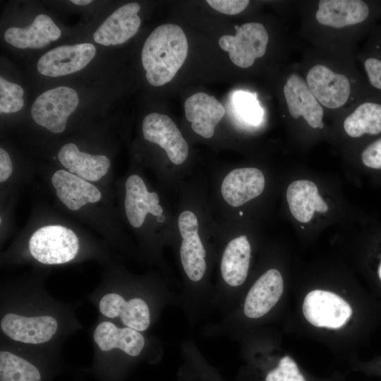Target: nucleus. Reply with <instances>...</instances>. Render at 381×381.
Returning <instances> with one entry per match:
<instances>
[{
    "label": "nucleus",
    "mask_w": 381,
    "mask_h": 381,
    "mask_svg": "<svg viewBox=\"0 0 381 381\" xmlns=\"http://www.w3.org/2000/svg\"><path fill=\"white\" fill-rule=\"evenodd\" d=\"M71 3L78 5V6H84L87 5L92 2L91 0H71Z\"/></svg>",
    "instance_id": "34"
},
{
    "label": "nucleus",
    "mask_w": 381,
    "mask_h": 381,
    "mask_svg": "<svg viewBox=\"0 0 381 381\" xmlns=\"http://www.w3.org/2000/svg\"><path fill=\"white\" fill-rule=\"evenodd\" d=\"M93 340L102 352L119 349L131 356H138L145 346V338L140 332L127 327H119L107 320L97 325Z\"/></svg>",
    "instance_id": "20"
},
{
    "label": "nucleus",
    "mask_w": 381,
    "mask_h": 381,
    "mask_svg": "<svg viewBox=\"0 0 381 381\" xmlns=\"http://www.w3.org/2000/svg\"><path fill=\"white\" fill-rule=\"evenodd\" d=\"M61 32L52 19L45 14L37 15L28 27H12L4 33L5 40L20 49H39L57 40Z\"/></svg>",
    "instance_id": "21"
},
{
    "label": "nucleus",
    "mask_w": 381,
    "mask_h": 381,
    "mask_svg": "<svg viewBox=\"0 0 381 381\" xmlns=\"http://www.w3.org/2000/svg\"><path fill=\"white\" fill-rule=\"evenodd\" d=\"M373 16V8L362 0H322L315 13L320 24L334 28L367 23Z\"/></svg>",
    "instance_id": "12"
},
{
    "label": "nucleus",
    "mask_w": 381,
    "mask_h": 381,
    "mask_svg": "<svg viewBox=\"0 0 381 381\" xmlns=\"http://www.w3.org/2000/svg\"><path fill=\"white\" fill-rule=\"evenodd\" d=\"M178 223L183 238L180 248L183 268L190 280L198 282L206 270V251L198 232L197 217L193 212L186 210L179 215Z\"/></svg>",
    "instance_id": "9"
},
{
    "label": "nucleus",
    "mask_w": 381,
    "mask_h": 381,
    "mask_svg": "<svg viewBox=\"0 0 381 381\" xmlns=\"http://www.w3.org/2000/svg\"><path fill=\"white\" fill-rule=\"evenodd\" d=\"M58 159L69 172L88 181H99L110 167L107 156L80 152L76 145L71 143L61 147Z\"/></svg>",
    "instance_id": "22"
},
{
    "label": "nucleus",
    "mask_w": 381,
    "mask_h": 381,
    "mask_svg": "<svg viewBox=\"0 0 381 381\" xmlns=\"http://www.w3.org/2000/svg\"><path fill=\"white\" fill-rule=\"evenodd\" d=\"M235 35H223L219 40V47L229 52L231 61L241 68L251 66L255 59L265 54L269 40L264 25L259 23H248L238 26Z\"/></svg>",
    "instance_id": "5"
},
{
    "label": "nucleus",
    "mask_w": 381,
    "mask_h": 381,
    "mask_svg": "<svg viewBox=\"0 0 381 381\" xmlns=\"http://www.w3.org/2000/svg\"><path fill=\"white\" fill-rule=\"evenodd\" d=\"M51 181L57 198L71 211H77L87 203L97 202L102 198L95 185L64 169L55 171Z\"/></svg>",
    "instance_id": "15"
},
{
    "label": "nucleus",
    "mask_w": 381,
    "mask_h": 381,
    "mask_svg": "<svg viewBox=\"0 0 381 381\" xmlns=\"http://www.w3.org/2000/svg\"><path fill=\"white\" fill-rule=\"evenodd\" d=\"M234 103L238 114L243 121L255 126L260 123L263 112L253 95L237 92L234 96Z\"/></svg>",
    "instance_id": "28"
},
{
    "label": "nucleus",
    "mask_w": 381,
    "mask_h": 381,
    "mask_svg": "<svg viewBox=\"0 0 381 381\" xmlns=\"http://www.w3.org/2000/svg\"><path fill=\"white\" fill-rule=\"evenodd\" d=\"M303 313L311 325L318 327L338 329L350 319V305L339 296L327 291L316 289L304 298Z\"/></svg>",
    "instance_id": "6"
},
{
    "label": "nucleus",
    "mask_w": 381,
    "mask_h": 381,
    "mask_svg": "<svg viewBox=\"0 0 381 381\" xmlns=\"http://www.w3.org/2000/svg\"><path fill=\"white\" fill-rule=\"evenodd\" d=\"M37 368L10 351H0V381H41Z\"/></svg>",
    "instance_id": "26"
},
{
    "label": "nucleus",
    "mask_w": 381,
    "mask_h": 381,
    "mask_svg": "<svg viewBox=\"0 0 381 381\" xmlns=\"http://www.w3.org/2000/svg\"><path fill=\"white\" fill-rule=\"evenodd\" d=\"M306 83L317 100L329 109L344 105L351 92L349 79L324 65H315L308 71Z\"/></svg>",
    "instance_id": "10"
},
{
    "label": "nucleus",
    "mask_w": 381,
    "mask_h": 381,
    "mask_svg": "<svg viewBox=\"0 0 381 381\" xmlns=\"http://www.w3.org/2000/svg\"><path fill=\"white\" fill-rule=\"evenodd\" d=\"M264 188L262 171L254 167H244L235 169L225 176L221 192L228 204L239 207L260 195Z\"/></svg>",
    "instance_id": "16"
},
{
    "label": "nucleus",
    "mask_w": 381,
    "mask_h": 381,
    "mask_svg": "<svg viewBox=\"0 0 381 381\" xmlns=\"http://www.w3.org/2000/svg\"><path fill=\"white\" fill-rule=\"evenodd\" d=\"M375 41V50L363 61V67L370 86L381 92V35Z\"/></svg>",
    "instance_id": "30"
},
{
    "label": "nucleus",
    "mask_w": 381,
    "mask_h": 381,
    "mask_svg": "<svg viewBox=\"0 0 381 381\" xmlns=\"http://www.w3.org/2000/svg\"><path fill=\"white\" fill-rule=\"evenodd\" d=\"M239 214H240V215H243V212H239Z\"/></svg>",
    "instance_id": "37"
},
{
    "label": "nucleus",
    "mask_w": 381,
    "mask_h": 381,
    "mask_svg": "<svg viewBox=\"0 0 381 381\" xmlns=\"http://www.w3.org/2000/svg\"><path fill=\"white\" fill-rule=\"evenodd\" d=\"M378 276H379L380 279L381 280V263H380V267L378 268Z\"/></svg>",
    "instance_id": "36"
},
{
    "label": "nucleus",
    "mask_w": 381,
    "mask_h": 381,
    "mask_svg": "<svg viewBox=\"0 0 381 381\" xmlns=\"http://www.w3.org/2000/svg\"><path fill=\"white\" fill-rule=\"evenodd\" d=\"M248 0H207V3L214 10L227 15L242 12L248 5Z\"/></svg>",
    "instance_id": "32"
},
{
    "label": "nucleus",
    "mask_w": 381,
    "mask_h": 381,
    "mask_svg": "<svg viewBox=\"0 0 381 381\" xmlns=\"http://www.w3.org/2000/svg\"><path fill=\"white\" fill-rule=\"evenodd\" d=\"M23 89L18 84L0 77V111L1 113H15L24 105Z\"/></svg>",
    "instance_id": "27"
},
{
    "label": "nucleus",
    "mask_w": 381,
    "mask_h": 381,
    "mask_svg": "<svg viewBox=\"0 0 381 381\" xmlns=\"http://www.w3.org/2000/svg\"><path fill=\"white\" fill-rule=\"evenodd\" d=\"M79 240L73 230L61 225H48L35 231L28 241L32 257L44 265H62L78 255Z\"/></svg>",
    "instance_id": "2"
},
{
    "label": "nucleus",
    "mask_w": 381,
    "mask_h": 381,
    "mask_svg": "<svg viewBox=\"0 0 381 381\" xmlns=\"http://www.w3.org/2000/svg\"><path fill=\"white\" fill-rule=\"evenodd\" d=\"M184 109L193 131L205 138L213 136L216 125L225 113L223 105L214 97L205 92L189 97L185 102Z\"/></svg>",
    "instance_id": "18"
},
{
    "label": "nucleus",
    "mask_w": 381,
    "mask_h": 381,
    "mask_svg": "<svg viewBox=\"0 0 381 381\" xmlns=\"http://www.w3.org/2000/svg\"><path fill=\"white\" fill-rule=\"evenodd\" d=\"M164 220H165V217L163 214H161L157 217V221L159 223L164 222Z\"/></svg>",
    "instance_id": "35"
},
{
    "label": "nucleus",
    "mask_w": 381,
    "mask_h": 381,
    "mask_svg": "<svg viewBox=\"0 0 381 381\" xmlns=\"http://www.w3.org/2000/svg\"><path fill=\"white\" fill-rule=\"evenodd\" d=\"M286 200L291 214L302 223L308 222L315 211L324 213L328 210L317 186L308 180L292 182L286 190Z\"/></svg>",
    "instance_id": "23"
},
{
    "label": "nucleus",
    "mask_w": 381,
    "mask_h": 381,
    "mask_svg": "<svg viewBox=\"0 0 381 381\" xmlns=\"http://www.w3.org/2000/svg\"><path fill=\"white\" fill-rule=\"evenodd\" d=\"M79 99L75 90L60 86L40 95L31 107L35 122L52 133H60L66 127L69 116L78 107Z\"/></svg>",
    "instance_id": "3"
},
{
    "label": "nucleus",
    "mask_w": 381,
    "mask_h": 381,
    "mask_svg": "<svg viewBox=\"0 0 381 381\" xmlns=\"http://www.w3.org/2000/svg\"><path fill=\"white\" fill-rule=\"evenodd\" d=\"M361 160L367 167L381 169V137L364 148L361 152Z\"/></svg>",
    "instance_id": "31"
},
{
    "label": "nucleus",
    "mask_w": 381,
    "mask_h": 381,
    "mask_svg": "<svg viewBox=\"0 0 381 381\" xmlns=\"http://www.w3.org/2000/svg\"><path fill=\"white\" fill-rule=\"evenodd\" d=\"M13 173V164L8 153L0 148V182L6 181Z\"/></svg>",
    "instance_id": "33"
},
{
    "label": "nucleus",
    "mask_w": 381,
    "mask_h": 381,
    "mask_svg": "<svg viewBox=\"0 0 381 381\" xmlns=\"http://www.w3.org/2000/svg\"><path fill=\"white\" fill-rule=\"evenodd\" d=\"M1 332L18 343L39 345L50 341L59 329L58 320L49 314L9 312L0 321Z\"/></svg>",
    "instance_id": "4"
},
{
    "label": "nucleus",
    "mask_w": 381,
    "mask_h": 381,
    "mask_svg": "<svg viewBox=\"0 0 381 381\" xmlns=\"http://www.w3.org/2000/svg\"><path fill=\"white\" fill-rule=\"evenodd\" d=\"M98 308L103 316L109 319L118 318L125 327L140 332L150 326V308L140 298L126 300L120 294L108 292L99 299Z\"/></svg>",
    "instance_id": "11"
},
{
    "label": "nucleus",
    "mask_w": 381,
    "mask_h": 381,
    "mask_svg": "<svg viewBox=\"0 0 381 381\" xmlns=\"http://www.w3.org/2000/svg\"><path fill=\"white\" fill-rule=\"evenodd\" d=\"M140 9L138 3H128L114 11L93 34L95 42L104 45H117L133 37L140 25L137 14Z\"/></svg>",
    "instance_id": "13"
},
{
    "label": "nucleus",
    "mask_w": 381,
    "mask_h": 381,
    "mask_svg": "<svg viewBox=\"0 0 381 381\" xmlns=\"http://www.w3.org/2000/svg\"><path fill=\"white\" fill-rule=\"evenodd\" d=\"M157 193L149 192L143 180L138 175L130 176L126 181L125 210L129 223L135 228L140 227L147 213L153 216L162 214Z\"/></svg>",
    "instance_id": "19"
},
{
    "label": "nucleus",
    "mask_w": 381,
    "mask_h": 381,
    "mask_svg": "<svg viewBox=\"0 0 381 381\" xmlns=\"http://www.w3.org/2000/svg\"><path fill=\"white\" fill-rule=\"evenodd\" d=\"M95 54V47L91 43L60 46L42 55L37 61V68L43 75H66L84 68Z\"/></svg>",
    "instance_id": "7"
},
{
    "label": "nucleus",
    "mask_w": 381,
    "mask_h": 381,
    "mask_svg": "<svg viewBox=\"0 0 381 381\" xmlns=\"http://www.w3.org/2000/svg\"><path fill=\"white\" fill-rule=\"evenodd\" d=\"M346 133L352 138L381 133V102L371 100L360 104L344 121Z\"/></svg>",
    "instance_id": "25"
},
{
    "label": "nucleus",
    "mask_w": 381,
    "mask_h": 381,
    "mask_svg": "<svg viewBox=\"0 0 381 381\" xmlns=\"http://www.w3.org/2000/svg\"><path fill=\"white\" fill-rule=\"evenodd\" d=\"M188 52L187 38L181 27L163 24L146 39L141 59L145 76L153 86L170 82L183 64Z\"/></svg>",
    "instance_id": "1"
},
{
    "label": "nucleus",
    "mask_w": 381,
    "mask_h": 381,
    "mask_svg": "<svg viewBox=\"0 0 381 381\" xmlns=\"http://www.w3.org/2000/svg\"><path fill=\"white\" fill-rule=\"evenodd\" d=\"M265 381H306L298 370V365L289 356L279 362L277 368L270 371Z\"/></svg>",
    "instance_id": "29"
},
{
    "label": "nucleus",
    "mask_w": 381,
    "mask_h": 381,
    "mask_svg": "<svg viewBox=\"0 0 381 381\" xmlns=\"http://www.w3.org/2000/svg\"><path fill=\"white\" fill-rule=\"evenodd\" d=\"M250 258V246L246 236H238L226 246L221 262L224 280L231 286L241 285L246 279Z\"/></svg>",
    "instance_id": "24"
},
{
    "label": "nucleus",
    "mask_w": 381,
    "mask_h": 381,
    "mask_svg": "<svg viewBox=\"0 0 381 381\" xmlns=\"http://www.w3.org/2000/svg\"><path fill=\"white\" fill-rule=\"evenodd\" d=\"M283 92L289 111L294 119L303 116L312 128H323V109L301 76L296 73L290 75Z\"/></svg>",
    "instance_id": "14"
},
{
    "label": "nucleus",
    "mask_w": 381,
    "mask_h": 381,
    "mask_svg": "<svg viewBox=\"0 0 381 381\" xmlns=\"http://www.w3.org/2000/svg\"><path fill=\"white\" fill-rule=\"evenodd\" d=\"M144 138L164 149L171 162L179 165L188 155V145L174 122L167 115L151 113L143 121Z\"/></svg>",
    "instance_id": "8"
},
{
    "label": "nucleus",
    "mask_w": 381,
    "mask_h": 381,
    "mask_svg": "<svg viewBox=\"0 0 381 381\" xmlns=\"http://www.w3.org/2000/svg\"><path fill=\"white\" fill-rule=\"evenodd\" d=\"M284 290L282 274L275 269L265 272L249 290L244 303V314L250 318H258L278 302Z\"/></svg>",
    "instance_id": "17"
}]
</instances>
